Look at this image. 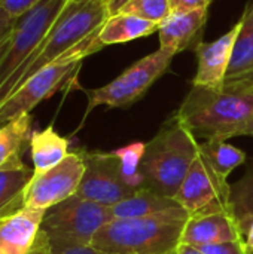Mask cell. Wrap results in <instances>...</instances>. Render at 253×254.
Wrapping results in <instances>:
<instances>
[{
  "label": "cell",
  "mask_w": 253,
  "mask_h": 254,
  "mask_svg": "<svg viewBox=\"0 0 253 254\" xmlns=\"http://www.w3.org/2000/svg\"><path fill=\"white\" fill-rule=\"evenodd\" d=\"M240 135H249V137H253V116L251 118V121L246 124V127L242 129Z\"/></svg>",
  "instance_id": "d590c367"
},
{
  "label": "cell",
  "mask_w": 253,
  "mask_h": 254,
  "mask_svg": "<svg viewBox=\"0 0 253 254\" xmlns=\"http://www.w3.org/2000/svg\"><path fill=\"white\" fill-rule=\"evenodd\" d=\"M0 254H6V253H4V252H3V250L0 249Z\"/></svg>",
  "instance_id": "8d00e7d4"
},
{
  "label": "cell",
  "mask_w": 253,
  "mask_h": 254,
  "mask_svg": "<svg viewBox=\"0 0 253 254\" xmlns=\"http://www.w3.org/2000/svg\"><path fill=\"white\" fill-rule=\"evenodd\" d=\"M46 211L22 207L0 220V249L6 254H28L34 246Z\"/></svg>",
  "instance_id": "9a60e30c"
},
{
  "label": "cell",
  "mask_w": 253,
  "mask_h": 254,
  "mask_svg": "<svg viewBox=\"0 0 253 254\" xmlns=\"http://www.w3.org/2000/svg\"><path fill=\"white\" fill-rule=\"evenodd\" d=\"M28 254H51V243L42 231H40L34 246L31 247Z\"/></svg>",
  "instance_id": "4dcf8cb0"
},
{
  "label": "cell",
  "mask_w": 253,
  "mask_h": 254,
  "mask_svg": "<svg viewBox=\"0 0 253 254\" xmlns=\"http://www.w3.org/2000/svg\"><path fill=\"white\" fill-rule=\"evenodd\" d=\"M13 24H15V21L10 19V18L1 10V7H0V37H1L6 31H9V30L13 27Z\"/></svg>",
  "instance_id": "d6a6232c"
},
{
  "label": "cell",
  "mask_w": 253,
  "mask_h": 254,
  "mask_svg": "<svg viewBox=\"0 0 253 254\" xmlns=\"http://www.w3.org/2000/svg\"><path fill=\"white\" fill-rule=\"evenodd\" d=\"M197 250H200L203 254H252L248 250L243 238L203 246V247H198Z\"/></svg>",
  "instance_id": "484cf974"
},
{
  "label": "cell",
  "mask_w": 253,
  "mask_h": 254,
  "mask_svg": "<svg viewBox=\"0 0 253 254\" xmlns=\"http://www.w3.org/2000/svg\"><path fill=\"white\" fill-rule=\"evenodd\" d=\"M33 174L34 170L22 162L21 155L0 167V220L24 207V189Z\"/></svg>",
  "instance_id": "2e32d148"
},
{
  "label": "cell",
  "mask_w": 253,
  "mask_h": 254,
  "mask_svg": "<svg viewBox=\"0 0 253 254\" xmlns=\"http://www.w3.org/2000/svg\"><path fill=\"white\" fill-rule=\"evenodd\" d=\"M169 254H176V252H174V253H169Z\"/></svg>",
  "instance_id": "74e56055"
},
{
  "label": "cell",
  "mask_w": 253,
  "mask_h": 254,
  "mask_svg": "<svg viewBox=\"0 0 253 254\" xmlns=\"http://www.w3.org/2000/svg\"><path fill=\"white\" fill-rule=\"evenodd\" d=\"M40 1L42 0H0V7L10 19L16 21L34 9Z\"/></svg>",
  "instance_id": "4316f807"
},
{
  "label": "cell",
  "mask_w": 253,
  "mask_h": 254,
  "mask_svg": "<svg viewBox=\"0 0 253 254\" xmlns=\"http://www.w3.org/2000/svg\"><path fill=\"white\" fill-rule=\"evenodd\" d=\"M51 254H109L92 244H64V243H51Z\"/></svg>",
  "instance_id": "83f0119b"
},
{
  "label": "cell",
  "mask_w": 253,
  "mask_h": 254,
  "mask_svg": "<svg viewBox=\"0 0 253 254\" xmlns=\"http://www.w3.org/2000/svg\"><path fill=\"white\" fill-rule=\"evenodd\" d=\"M174 57L176 54L171 51L160 48L158 51L136 61L107 85L95 89H86L85 94L88 97V107L85 116L97 106L122 109L139 101L170 68Z\"/></svg>",
  "instance_id": "8992f818"
},
{
  "label": "cell",
  "mask_w": 253,
  "mask_h": 254,
  "mask_svg": "<svg viewBox=\"0 0 253 254\" xmlns=\"http://www.w3.org/2000/svg\"><path fill=\"white\" fill-rule=\"evenodd\" d=\"M13 25H15V24H13ZM12 30H13V27H12L9 31H6V33L0 37V60L3 58V55L6 54V51H7V48H9L10 37H12Z\"/></svg>",
  "instance_id": "836d02e7"
},
{
  "label": "cell",
  "mask_w": 253,
  "mask_h": 254,
  "mask_svg": "<svg viewBox=\"0 0 253 254\" xmlns=\"http://www.w3.org/2000/svg\"><path fill=\"white\" fill-rule=\"evenodd\" d=\"M130 0H103L104 6H106V10H107V15L112 16V15H116L121 12V9L128 3Z\"/></svg>",
  "instance_id": "1f68e13d"
},
{
  "label": "cell",
  "mask_w": 253,
  "mask_h": 254,
  "mask_svg": "<svg viewBox=\"0 0 253 254\" xmlns=\"http://www.w3.org/2000/svg\"><path fill=\"white\" fill-rule=\"evenodd\" d=\"M182 207L174 198L158 195L146 188L137 189L127 199L110 207L112 220L113 219H137L160 214Z\"/></svg>",
  "instance_id": "ac0fdd59"
},
{
  "label": "cell",
  "mask_w": 253,
  "mask_h": 254,
  "mask_svg": "<svg viewBox=\"0 0 253 254\" xmlns=\"http://www.w3.org/2000/svg\"><path fill=\"white\" fill-rule=\"evenodd\" d=\"M110 220V207L75 195L46 210L40 231L49 243L89 246L98 231Z\"/></svg>",
  "instance_id": "52a82bcc"
},
{
  "label": "cell",
  "mask_w": 253,
  "mask_h": 254,
  "mask_svg": "<svg viewBox=\"0 0 253 254\" xmlns=\"http://www.w3.org/2000/svg\"><path fill=\"white\" fill-rule=\"evenodd\" d=\"M231 204L237 222L253 216V161L243 177L231 185Z\"/></svg>",
  "instance_id": "cb8c5ba5"
},
{
  "label": "cell",
  "mask_w": 253,
  "mask_h": 254,
  "mask_svg": "<svg viewBox=\"0 0 253 254\" xmlns=\"http://www.w3.org/2000/svg\"><path fill=\"white\" fill-rule=\"evenodd\" d=\"M239 226H240L242 237L248 250L253 254V216H249L243 219L242 222H239Z\"/></svg>",
  "instance_id": "f546056e"
},
{
  "label": "cell",
  "mask_w": 253,
  "mask_h": 254,
  "mask_svg": "<svg viewBox=\"0 0 253 254\" xmlns=\"http://www.w3.org/2000/svg\"><path fill=\"white\" fill-rule=\"evenodd\" d=\"M200 155V143L182 118L173 113L146 143L140 165L142 188L158 195L174 198Z\"/></svg>",
  "instance_id": "7a4b0ae2"
},
{
  "label": "cell",
  "mask_w": 253,
  "mask_h": 254,
  "mask_svg": "<svg viewBox=\"0 0 253 254\" xmlns=\"http://www.w3.org/2000/svg\"><path fill=\"white\" fill-rule=\"evenodd\" d=\"M242 28V19L237 21L224 36L213 42H203L194 51L198 60L197 73L192 79V86H203L221 91L225 86L233 49Z\"/></svg>",
  "instance_id": "7c38bea8"
},
{
  "label": "cell",
  "mask_w": 253,
  "mask_h": 254,
  "mask_svg": "<svg viewBox=\"0 0 253 254\" xmlns=\"http://www.w3.org/2000/svg\"><path fill=\"white\" fill-rule=\"evenodd\" d=\"M0 127H1V125H0Z\"/></svg>",
  "instance_id": "f35d334b"
},
{
  "label": "cell",
  "mask_w": 253,
  "mask_h": 254,
  "mask_svg": "<svg viewBox=\"0 0 253 254\" xmlns=\"http://www.w3.org/2000/svg\"><path fill=\"white\" fill-rule=\"evenodd\" d=\"M242 28L236 39L233 57L225 83L240 80L248 76L253 68V3H251L242 15Z\"/></svg>",
  "instance_id": "ffe728a7"
},
{
  "label": "cell",
  "mask_w": 253,
  "mask_h": 254,
  "mask_svg": "<svg viewBox=\"0 0 253 254\" xmlns=\"http://www.w3.org/2000/svg\"><path fill=\"white\" fill-rule=\"evenodd\" d=\"M177 115L195 137L230 140L240 135L253 116V91L192 86Z\"/></svg>",
  "instance_id": "3957f363"
},
{
  "label": "cell",
  "mask_w": 253,
  "mask_h": 254,
  "mask_svg": "<svg viewBox=\"0 0 253 254\" xmlns=\"http://www.w3.org/2000/svg\"><path fill=\"white\" fill-rule=\"evenodd\" d=\"M69 140L61 137L54 127L40 131H33L30 135V152L33 159L34 174L45 173L66 159L69 152Z\"/></svg>",
  "instance_id": "e0dca14e"
},
{
  "label": "cell",
  "mask_w": 253,
  "mask_h": 254,
  "mask_svg": "<svg viewBox=\"0 0 253 254\" xmlns=\"http://www.w3.org/2000/svg\"><path fill=\"white\" fill-rule=\"evenodd\" d=\"M158 25L160 24L139 18L136 15L119 12L106 19L98 33V42L101 43V46L127 43L154 34L155 31H158Z\"/></svg>",
  "instance_id": "d6986e66"
},
{
  "label": "cell",
  "mask_w": 253,
  "mask_h": 254,
  "mask_svg": "<svg viewBox=\"0 0 253 254\" xmlns=\"http://www.w3.org/2000/svg\"><path fill=\"white\" fill-rule=\"evenodd\" d=\"M209 7H200L192 10L171 12L160 25V48L179 54L182 51L197 48L203 43V33L206 28Z\"/></svg>",
  "instance_id": "4fadbf2b"
},
{
  "label": "cell",
  "mask_w": 253,
  "mask_h": 254,
  "mask_svg": "<svg viewBox=\"0 0 253 254\" xmlns=\"http://www.w3.org/2000/svg\"><path fill=\"white\" fill-rule=\"evenodd\" d=\"M174 199L189 217L212 213H233L231 185L219 179L201 155L192 162Z\"/></svg>",
  "instance_id": "9c48e42d"
},
{
  "label": "cell",
  "mask_w": 253,
  "mask_h": 254,
  "mask_svg": "<svg viewBox=\"0 0 253 254\" xmlns=\"http://www.w3.org/2000/svg\"><path fill=\"white\" fill-rule=\"evenodd\" d=\"M188 219L183 207L148 217L113 219L98 231L92 246L109 254L174 253Z\"/></svg>",
  "instance_id": "277c9868"
},
{
  "label": "cell",
  "mask_w": 253,
  "mask_h": 254,
  "mask_svg": "<svg viewBox=\"0 0 253 254\" xmlns=\"http://www.w3.org/2000/svg\"><path fill=\"white\" fill-rule=\"evenodd\" d=\"M30 113L21 115L0 127V167L21 155L22 147L30 141Z\"/></svg>",
  "instance_id": "7402d4cb"
},
{
  "label": "cell",
  "mask_w": 253,
  "mask_h": 254,
  "mask_svg": "<svg viewBox=\"0 0 253 254\" xmlns=\"http://www.w3.org/2000/svg\"><path fill=\"white\" fill-rule=\"evenodd\" d=\"M240 238H243L242 231L233 213H212L189 217L185 223L180 244L198 249Z\"/></svg>",
  "instance_id": "5bb4252c"
},
{
  "label": "cell",
  "mask_w": 253,
  "mask_h": 254,
  "mask_svg": "<svg viewBox=\"0 0 253 254\" xmlns=\"http://www.w3.org/2000/svg\"><path fill=\"white\" fill-rule=\"evenodd\" d=\"M145 146H146V143L136 141V143H130L124 147H118V149L112 150L113 155L119 161L121 174H122L125 183L128 186H131L133 189H140L143 185L140 165H142V159L145 155Z\"/></svg>",
  "instance_id": "603a6c76"
},
{
  "label": "cell",
  "mask_w": 253,
  "mask_h": 254,
  "mask_svg": "<svg viewBox=\"0 0 253 254\" xmlns=\"http://www.w3.org/2000/svg\"><path fill=\"white\" fill-rule=\"evenodd\" d=\"M84 159L85 173L76 192L79 198L112 207L137 190L125 183L113 152L84 150Z\"/></svg>",
  "instance_id": "8fae6325"
},
{
  "label": "cell",
  "mask_w": 253,
  "mask_h": 254,
  "mask_svg": "<svg viewBox=\"0 0 253 254\" xmlns=\"http://www.w3.org/2000/svg\"><path fill=\"white\" fill-rule=\"evenodd\" d=\"M200 155L213 170V173L228 182L230 174L240 165H243L248 159L246 153L239 147L228 143V140H204L200 143Z\"/></svg>",
  "instance_id": "44dd1931"
},
{
  "label": "cell",
  "mask_w": 253,
  "mask_h": 254,
  "mask_svg": "<svg viewBox=\"0 0 253 254\" xmlns=\"http://www.w3.org/2000/svg\"><path fill=\"white\" fill-rule=\"evenodd\" d=\"M176 254H203L200 250L194 249V247H189V246H183L180 244L176 250Z\"/></svg>",
  "instance_id": "e575fe53"
},
{
  "label": "cell",
  "mask_w": 253,
  "mask_h": 254,
  "mask_svg": "<svg viewBox=\"0 0 253 254\" xmlns=\"http://www.w3.org/2000/svg\"><path fill=\"white\" fill-rule=\"evenodd\" d=\"M213 0H170L171 12L192 10L200 7H209Z\"/></svg>",
  "instance_id": "f1b7e54d"
},
{
  "label": "cell",
  "mask_w": 253,
  "mask_h": 254,
  "mask_svg": "<svg viewBox=\"0 0 253 254\" xmlns=\"http://www.w3.org/2000/svg\"><path fill=\"white\" fill-rule=\"evenodd\" d=\"M69 1L42 0L34 9L15 21L9 48L0 60V86L37 49Z\"/></svg>",
  "instance_id": "ba28073f"
},
{
  "label": "cell",
  "mask_w": 253,
  "mask_h": 254,
  "mask_svg": "<svg viewBox=\"0 0 253 254\" xmlns=\"http://www.w3.org/2000/svg\"><path fill=\"white\" fill-rule=\"evenodd\" d=\"M101 48L97 34L30 76L0 107V125L30 113L39 103L73 82L82 60Z\"/></svg>",
  "instance_id": "5b68a950"
},
{
  "label": "cell",
  "mask_w": 253,
  "mask_h": 254,
  "mask_svg": "<svg viewBox=\"0 0 253 254\" xmlns=\"http://www.w3.org/2000/svg\"><path fill=\"white\" fill-rule=\"evenodd\" d=\"M85 173L84 150L70 152L57 167L33 174L24 189V207L49 210L76 195Z\"/></svg>",
  "instance_id": "30bf717a"
},
{
  "label": "cell",
  "mask_w": 253,
  "mask_h": 254,
  "mask_svg": "<svg viewBox=\"0 0 253 254\" xmlns=\"http://www.w3.org/2000/svg\"><path fill=\"white\" fill-rule=\"evenodd\" d=\"M121 12L161 24L171 13V6L170 0H130Z\"/></svg>",
  "instance_id": "d4e9b609"
},
{
  "label": "cell",
  "mask_w": 253,
  "mask_h": 254,
  "mask_svg": "<svg viewBox=\"0 0 253 254\" xmlns=\"http://www.w3.org/2000/svg\"><path fill=\"white\" fill-rule=\"evenodd\" d=\"M107 18L103 0H70L37 49L0 86V107L36 71L97 36Z\"/></svg>",
  "instance_id": "6da1fadb"
}]
</instances>
